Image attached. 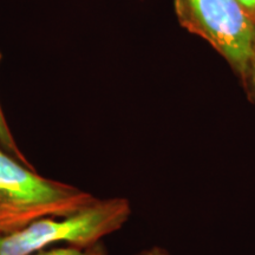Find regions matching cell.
Listing matches in <instances>:
<instances>
[{"label":"cell","mask_w":255,"mask_h":255,"mask_svg":"<svg viewBox=\"0 0 255 255\" xmlns=\"http://www.w3.org/2000/svg\"><path fill=\"white\" fill-rule=\"evenodd\" d=\"M96 199L71 184L41 176L0 148V233L40 219L72 215Z\"/></svg>","instance_id":"1"},{"label":"cell","mask_w":255,"mask_h":255,"mask_svg":"<svg viewBox=\"0 0 255 255\" xmlns=\"http://www.w3.org/2000/svg\"><path fill=\"white\" fill-rule=\"evenodd\" d=\"M131 215L123 197L96 199L69 216L37 220L15 231L0 233V255H33L51 246H91L117 232Z\"/></svg>","instance_id":"2"},{"label":"cell","mask_w":255,"mask_h":255,"mask_svg":"<svg viewBox=\"0 0 255 255\" xmlns=\"http://www.w3.org/2000/svg\"><path fill=\"white\" fill-rule=\"evenodd\" d=\"M178 21L203 38L241 79L255 103V23L237 0H175Z\"/></svg>","instance_id":"3"},{"label":"cell","mask_w":255,"mask_h":255,"mask_svg":"<svg viewBox=\"0 0 255 255\" xmlns=\"http://www.w3.org/2000/svg\"><path fill=\"white\" fill-rule=\"evenodd\" d=\"M33 255H108L102 242L91 246H75V245H59V246L38 252Z\"/></svg>","instance_id":"4"},{"label":"cell","mask_w":255,"mask_h":255,"mask_svg":"<svg viewBox=\"0 0 255 255\" xmlns=\"http://www.w3.org/2000/svg\"><path fill=\"white\" fill-rule=\"evenodd\" d=\"M0 60H1V53H0ZM0 148H2L12 156H14L15 158H18L23 163L31 165L27 158L25 157V155L19 149L17 142H15L13 135H12L7 121L4 116V111L1 109V105H0Z\"/></svg>","instance_id":"5"},{"label":"cell","mask_w":255,"mask_h":255,"mask_svg":"<svg viewBox=\"0 0 255 255\" xmlns=\"http://www.w3.org/2000/svg\"><path fill=\"white\" fill-rule=\"evenodd\" d=\"M237 1L255 23V0H237Z\"/></svg>","instance_id":"6"},{"label":"cell","mask_w":255,"mask_h":255,"mask_svg":"<svg viewBox=\"0 0 255 255\" xmlns=\"http://www.w3.org/2000/svg\"><path fill=\"white\" fill-rule=\"evenodd\" d=\"M135 255H170V254L161 247H151V248H146V250L139 252V253H137Z\"/></svg>","instance_id":"7"}]
</instances>
